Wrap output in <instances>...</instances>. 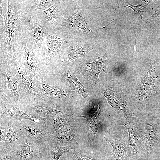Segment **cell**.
<instances>
[{
    "instance_id": "cell-5",
    "label": "cell",
    "mask_w": 160,
    "mask_h": 160,
    "mask_svg": "<svg viewBox=\"0 0 160 160\" xmlns=\"http://www.w3.org/2000/svg\"><path fill=\"white\" fill-rule=\"evenodd\" d=\"M99 93L106 98L116 112L123 113L124 119L122 123L135 124L138 122L140 116L121 91L114 88L103 87L99 91Z\"/></svg>"
},
{
    "instance_id": "cell-29",
    "label": "cell",
    "mask_w": 160,
    "mask_h": 160,
    "mask_svg": "<svg viewBox=\"0 0 160 160\" xmlns=\"http://www.w3.org/2000/svg\"><path fill=\"white\" fill-rule=\"evenodd\" d=\"M160 22V3L155 10L154 13L147 20H144L145 24L153 22Z\"/></svg>"
},
{
    "instance_id": "cell-27",
    "label": "cell",
    "mask_w": 160,
    "mask_h": 160,
    "mask_svg": "<svg viewBox=\"0 0 160 160\" xmlns=\"http://www.w3.org/2000/svg\"><path fill=\"white\" fill-rule=\"evenodd\" d=\"M0 160H18L14 151L5 149L0 150Z\"/></svg>"
},
{
    "instance_id": "cell-9",
    "label": "cell",
    "mask_w": 160,
    "mask_h": 160,
    "mask_svg": "<svg viewBox=\"0 0 160 160\" xmlns=\"http://www.w3.org/2000/svg\"><path fill=\"white\" fill-rule=\"evenodd\" d=\"M109 59L107 51L102 55L98 54L92 62L79 64L77 67V72L92 84H97L100 81L99 74L107 72Z\"/></svg>"
},
{
    "instance_id": "cell-8",
    "label": "cell",
    "mask_w": 160,
    "mask_h": 160,
    "mask_svg": "<svg viewBox=\"0 0 160 160\" xmlns=\"http://www.w3.org/2000/svg\"><path fill=\"white\" fill-rule=\"evenodd\" d=\"M113 127L105 133L104 138L112 146V157L116 160H137L129 145L128 133L124 128Z\"/></svg>"
},
{
    "instance_id": "cell-4",
    "label": "cell",
    "mask_w": 160,
    "mask_h": 160,
    "mask_svg": "<svg viewBox=\"0 0 160 160\" xmlns=\"http://www.w3.org/2000/svg\"><path fill=\"white\" fill-rule=\"evenodd\" d=\"M58 27L72 39H87L92 38L96 35L89 26L78 1L74 2L68 17L64 19Z\"/></svg>"
},
{
    "instance_id": "cell-30",
    "label": "cell",
    "mask_w": 160,
    "mask_h": 160,
    "mask_svg": "<svg viewBox=\"0 0 160 160\" xmlns=\"http://www.w3.org/2000/svg\"><path fill=\"white\" fill-rule=\"evenodd\" d=\"M73 154L75 155L78 160H101L99 159H93L76 150L74 151Z\"/></svg>"
},
{
    "instance_id": "cell-23",
    "label": "cell",
    "mask_w": 160,
    "mask_h": 160,
    "mask_svg": "<svg viewBox=\"0 0 160 160\" xmlns=\"http://www.w3.org/2000/svg\"><path fill=\"white\" fill-rule=\"evenodd\" d=\"M44 24L42 21L37 20H33L30 23V36L36 47H40L44 40L46 29Z\"/></svg>"
},
{
    "instance_id": "cell-7",
    "label": "cell",
    "mask_w": 160,
    "mask_h": 160,
    "mask_svg": "<svg viewBox=\"0 0 160 160\" xmlns=\"http://www.w3.org/2000/svg\"><path fill=\"white\" fill-rule=\"evenodd\" d=\"M15 61L23 71L35 81L42 78L44 67L40 52L29 44L24 45L15 52Z\"/></svg>"
},
{
    "instance_id": "cell-19",
    "label": "cell",
    "mask_w": 160,
    "mask_h": 160,
    "mask_svg": "<svg viewBox=\"0 0 160 160\" xmlns=\"http://www.w3.org/2000/svg\"><path fill=\"white\" fill-rule=\"evenodd\" d=\"M59 74V79L71 89L80 94L85 99L88 100L89 98V94L87 90L80 82L74 73L71 71L65 70Z\"/></svg>"
},
{
    "instance_id": "cell-2",
    "label": "cell",
    "mask_w": 160,
    "mask_h": 160,
    "mask_svg": "<svg viewBox=\"0 0 160 160\" xmlns=\"http://www.w3.org/2000/svg\"><path fill=\"white\" fill-rule=\"evenodd\" d=\"M13 1H8L7 11L0 21L1 39L3 38L5 46L0 50V58L6 60L15 57V46L20 26L18 12Z\"/></svg>"
},
{
    "instance_id": "cell-31",
    "label": "cell",
    "mask_w": 160,
    "mask_h": 160,
    "mask_svg": "<svg viewBox=\"0 0 160 160\" xmlns=\"http://www.w3.org/2000/svg\"><path fill=\"white\" fill-rule=\"evenodd\" d=\"M152 115L160 119V108L156 110Z\"/></svg>"
},
{
    "instance_id": "cell-12",
    "label": "cell",
    "mask_w": 160,
    "mask_h": 160,
    "mask_svg": "<svg viewBox=\"0 0 160 160\" xmlns=\"http://www.w3.org/2000/svg\"><path fill=\"white\" fill-rule=\"evenodd\" d=\"M5 124V133L3 149L13 151H19L25 139L20 128V121L11 117H2Z\"/></svg>"
},
{
    "instance_id": "cell-15",
    "label": "cell",
    "mask_w": 160,
    "mask_h": 160,
    "mask_svg": "<svg viewBox=\"0 0 160 160\" xmlns=\"http://www.w3.org/2000/svg\"><path fill=\"white\" fill-rule=\"evenodd\" d=\"M69 115L60 111L46 118L45 126L51 140L69 129L72 126Z\"/></svg>"
},
{
    "instance_id": "cell-32",
    "label": "cell",
    "mask_w": 160,
    "mask_h": 160,
    "mask_svg": "<svg viewBox=\"0 0 160 160\" xmlns=\"http://www.w3.org/2000/svg\"><path fill=\"white\" fill-rule=\"evenodd\" d=\"M118 7L116 8L115 9V11H114V13H113V20L110 23H108L107 25H106V26H104V27H103L102 28H106L107 26L108 25H109V24H110L111 23H112V22L113 21V20L114 19V15H115V12H116V9L119 8V5L118 4Z\"/></svg>"
},
{
    "instance_id": "cell-26",
    "label": "cell",
    "mask_w": 160,
    "mask_h": 160,
    "mask_svg": "<svg viewBox=\"0 0 160 160\" xmlns=\"http://www.w3.org/2000/svg\"><path fill=\"white\" fill-rule=\"evenodd\" d=\"M56 1L55 0H35L32 2L33 7L36 9L44 11L53 5Z\"/></svg>"
},
{
    "instance_id": "cell-16",
    "label": "cell",
    "mask_w": 160,
    "mask_h": 160,
    "mask_svg": "<svg viewBox=\"0 0 160 160\" xmlns=\"http://www.w3.org/2000/svg\"><path fill=\"white\" fill-rule=\"evenodd\" d=\"M93 48V45L83 43L80 40L73 41L62 57L61 64L65 67L79 61Z\"/></svg>"
},
{
    "instance_id": "cell-24",
    "label": "cell",
    "mask_w": 160,
    "mask_h": 160,
    "mask_svg": "<svg viewBox=\"0 0 160 160\" xmlns=\"http://www.w3.org/2000/svg\"><path fill=\"white\" fill-rule=\"evenodd\" d=\"M58 1L43 12L44 20L47 23L53 27L58 25L60 15V6Z\"/></svg>"
},
{
    "instance_id": "cell-25",
    "label": "cell",
    "mask_w": 160,
    "mask_h": 160,
    "mask_svg": "<svg viewBox=\"0 0 160 160\" xmlns=\"http://www.w3.org/2000/svg\"><path fill=\"white\" fill-rule=\"evenodd\" d=\"M126 5L123 7H129L132 8L134 11V16L135 19L140 21L142 25H144V21L142 19V16L144 12H146L148 9V5L151 3V0H143L140 4L137 5H134L130 3L125 1Z\"/></svg>"
},
{
    "instance_id": "cell-3",
    "label": "cell",
    "mask_w": 160,
    "mask_h": 160,
    "mask_svg": "<svg viewBox=\"0 0 160 160\" xmlns=\"http://www.w3.org/2000/svg\"><path fill=\"white\" fill-rule=\"evenodd\" d=\"M15 60L0 62V90L21 108L29 103L17 74Z\"/></svg>"
},
{
    "instance_id": "cell-18",
    "label": "cell",
    "mask_w": 160,
    "mask_h": 160,
    "mask_svg": "<svg viewBox=\"0 0 160 160\" xmlns=\"http://www.w3.org/2000/svg\"><path fill=\"white\" fill-rule=\"evenodd\" d=\"M22 109L27 113L46 119L60 111L44 102L39 100L33 101L26 105Z\"/></svg>"
},
{
    "instance_id": "cell-11",
    "label": "cell",
    "mask_w": 160,
    "mask_h": 160,
    "mask_svg": "<svg viewBox=\"0 0 160 160\" xmlns=\"http://www.w3.org/2000/svg\"><path fill=\"white\" fill-rule=\"evenodd\" d=\"M0 116L7 117L21 121L27 119L45 125L46 119L27 113L12 102L10 99L0 90Z\"/></svg>"
},
{
    "instance_id": "cell-22",
    "label": "cell",
    "mask_w": 160,
    "mask_h": 160,
    "mask_svg": "<svg viewBox=\"0 0 160 160\" xmlns=\"http://www.w3.org/2000/svg\"><path fill=\"white\" fill-rule=\"evenodd\" d=\"M51 143L58 147H72L77 144L76 130L72 125L67 130L53 139L50 140Z\"/></svg>"
},
{
    "instance_id": "cell-14",
    "label": "cell",
    "mask_w": 160,
    "mask_h": 160,
    "mask_svg": "<svg viewBox=\"0 0 160 160\" xmlns=\"http://www.w3.org/2000/svg\"><path fill=\"white\" fill-rule=\"evenodd\" d=\"M96 111L92 114L85 115H79L77 116V117L85 118L87 121L88 140L87 146L92 152L94 150L95 138L97 132L100 125L107 117L102 105L98 103Z\"/></svg>"
},
{
    "instance_id": "cell-17",
    "label": "cell",
    "mask_w": 160,
    "mask_h": 160,
    "mask_svg": "<svg viewBox=\"0 0 160 160\" xmlns=\"http://www.w3.org/2000/svg\"><path fill=\"white\" fill-rule=\"evenodd\" d=\"M41 149L39 145L26 138L21 148L14 152L19 160H41Z\"/></svg>"
},
{
    "instance_id": "cell-20",
    "label": "cell",
    "mask_w": 160,
    "mask_h": 160,
    "mask_svg": "<svg viewBox=\"0 0 160 160\" xmlns=\"http://www.w3.org/2000/svg\"><path fill=\"white\" fill-rule=\"evenodd\" d=\"M15 63L17 74L21 82L24 92L30 103L35 100L36 93L35 82L23 71L16 61Z\"/></svg>"
},
{
    "instance_id": "cell-21",
    "label": "cell",
    "mask_w": 160,
    "mask_h": 160,
    "mask_svg": "<svg viewBox=\"0 0 160 160\" xmlns=\"http://www.w3.org/2000/svg\"><path fill=\"white\" fill-rule=\"evenodd\" d=\"M72 147H58L52 144L50 141L41 150V160H59L64 153H70V150L73 149Z\"/></svg>"
},
{
    "instance_id": "cell-28",
    "label": "cell",
    "mask_w": 160,
    "mask_h": 160,
    "mask_svg": "<svg viewBox=\"0 0 160 160\" xmlns=\"http://www.w3.org/2000/svg\"><path fill=\"white\" fill-rule=\"evenodd\" d=\"M5 124L4 119L0 117V150L4 149L5 133Z\"/></svg>"
},
{
    "instance_id": "cell-6",
    "label": "cell",
    "mask_w": 160,
    "mask_h": 160,
    "mask_svg": "<svg viewBox=\"0 0 160 160\" xmlns=\"http://www.w3.org/2000/svg\"><path fill=\"white\" fill-rule=\"evenodd\" d=\"M35 100L41 101L63 111L71 94L68 90L48 84L43 78L35 81Z\"/></svg>"
},
{
    "instance_id": "cell-13",
    "label": "cell",
    "mask_w": 160,
    "mask_h": 160,
    "mask_svg": "<svg viewBox=\"0 0 160 160\" xmlns=\"http://www.w3.org/2000/svg\"><path fill=\"white\" fill-rule=\"evenodd\" d=\"M19 125L25 137L41 147L45 146L50 140L49 135L45 125L27 119L21 120Z\"/></svg>"
},
{
    "instance_id": "cell-10",
    "label": "cell",
    "mask_w": 160,
    "mask_h": 160,
    "mask_svg": "<svg viewBox=\"0 0 160 160\" xmlns=\"http://www.w3.org/2000/svg\"><path fill=\"white\" fill-rule=\"evenodd\" d=\"M71 43L69 41L59 38L55 35H48L46 39L44 49L40 53L41 61L44 69L54 60L61 56L62 57Z\"/></svg>"
},
{
    "instance_id": "cell-1",
    "label": "cell",
    "mask_w": 160,
    "mask_h": 160,
    "mask_svg": "<svg viewBox=\"0 0 160 160\" xmlns=\"http://www.w3.org/2000/svg\"><path fill=\"white\" fill-rule=\"evenodd\" d=\"M135 129L140 140V160H148L160 150V119L151 114L143 117Z\"/></svg>"
}]
</instances>
